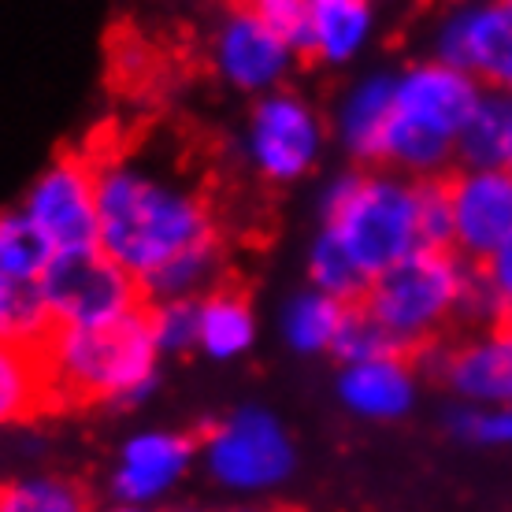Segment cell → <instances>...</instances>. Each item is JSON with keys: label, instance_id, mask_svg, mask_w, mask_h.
<instances>
[{"label": "cell", "instance_id": "19", "mask_svg": "<svg viewBox=\"0 0 512 512\" xmlns=\"http://www.w3.org/2000/svg\"><path fill=\"white\" fill-rule=\"evenodd\" d=\"M512 164V93L487 86L457 138V167Z\"/></svg>", "mask_w": 512, "mask_h": 512}, {"label": "cell", "instance_id": "3", "mask_svg": "<svg viewBox=\"0 0 512 512\" xmlns=\"http://www.w3.org/2000/svg\"><path fill=\"white\" fill-rule=\"evenodd\" d=\"M38 353L56 409L138 405L153 394L160 372L149 305L101 327H52Z\"/></svg>", "mask_w": 512, "mask_h": 512}, {"label": "cell", "instance_id": "27", "mask_svg": "<svg viewBox=\"0 0 512 512\" xmlns=\"http://www.w3.org/2000/svg\"><path fill=\"white\" fill-rule=\"evenodd\" d=\"M331 353L342 360V364H357V360L386 357V353H401V349H394V342H390L383 327L372 320L368 308L346 305L342 323H338V334H334Z\"/></svg>", "mask_w": 512, "mask_h": 512}, {"label": "cell", "instance_id": "2", "mask_svg": "<svg viewBox=\"0 0 512 512\" xmlns=\"http://www.w3.org/2000/svg\"><path fill=\"white\" fill-rule=\"evenodd\" d=\"M320 227L375 279L416 249H449L446 179H409L390 167L342 171L320 193Z\"/></svg>", "mask_w": 512, "mask_h": 512}, {"label": "cell", "instance_id": "14", "mask_svg": "<svg viewBox=\"0 0 512 512\" xmlns=\"http://www.w3.org/2000/svg\"><path fill=\"white\" fill-rule=\"evenodd\" d=\"M338 397L360 420H401L420 397V375L409 353H386V357L342 364Z\"/></svg>", "mask_w": 512, "mask_h": 512}, {"label": "cell", "instance_id": "10", "mask_svg": "<svg viewBox=\"0 0 512 512\" xmlns=\"http://www.w3.org/2000/svg\"><path fill=\"white\" fill-rule=\"evenodd\" d=\"M449 249L468 264H483L512 238L509 167H453L446 175Z\"/></svg>", "mask_w": 512, "mask_h": 512}, {"label": "cell", "instance_id": "30", "mask_svg": "<svg viewBox=\"0 0 512 512\" xmlns=\"http://www.w3.org/2000/svg\"><path fill=\"white\" fill-rule=\"evenodd\" d=\"M101 512H153V509H141V505H119V501H112V505L101 509Z\"/></svg>", "mask_w": 512, "mask_h": 512}, {"label": "cell", "instance_id": "7", "mask_svg": "<svg viewBox=\"0 0 512 512\" xmlns=\"http://www.w3.org/2000/svg\"><path fill=\"white\" fill-rule=\"evenodd\" d=\"M327 145V123L294 90H271L253 101L245 119L242 153L256 179L290 186L316 171Z\"/></svg>", "mask_w": 512, "mask_h": 512}, {"label": "cell", "instance_id": "17", "mask_svg": "<svg viewBox=\"0 0 512 512\" xmlns=\"http://www.w3.org/2000/svg\"><path fill=\"white\" fill-rule=\"evenodd\" d=\"M56 412L38 346L0 338V427Z\"/></svg>", "mask_w": 512, "mask_h": 512}, {"label": "cell", "instance_id": "34", "mask_svg": "<svg viewBox=\"0 0 512 512\" xmlns=\"http://www.w3.org/2000/svg\"><path fill=\"white\" fill-rule=\"evenodd\" d=\"M457 4H468V0H457Z\"/></svg>", "mask_w": 512, "mask_h": 512}, {"label": "cell", "instance_id": "16", "mask_svg": "<svg viewBox=\"0 0 512 512\" xmlns=\"http://www.w3.org/2000/svg\"><path fill=\"white\" fill-rule=\"evenodd\" d=\"M312 4V60L331 67L349 64L375 34L372 0H308Z\"/></svg>", "mask_w": 512, "mask_h": 512}, {"label": "cell", "instance_id": "29", "mask_svg": "<svg viewBox=\"0 0 512 512\" xmlns=\"http://www.w3.org/2000/svg\"><path fill=\"white\" fill-rule=\"evenodd\" d=\"M256 12L294 49V56L312 52V4L308 0H264L256 4Z\"/></svg>", "mask_w": 512, "mask_h": 512}, {"label": "cell", "instance_id": "20", "mask_svg": "<svg viewBox=\"0 0 512 512\" xmlns=\"http://www.w3.org/2000/svg\"><path fill=\"white\" fill-rule=\"evenodd\" d=\"M342 312L346 305L334 301V297L320 294L308 286L305 294H294L282 308V338L286 346L301 353V357H316V353H331L334 334H338V323H342Z\"/></svg>", "mask_w": 512, "mask_h": 512}, {"label": "cell", "instance_id": "13", "mask_svg": "<svg viewBox=\"0 0 512 512\" xmlns=\"http://www.w3.org/2000/svg\"><path fill=\"white\" fill-rule=\"evenodd\" d=\"M435 372L468 405L512 409V323H490L438 353Z\"/></svg>", "mask_w": 512, "mask_h": 512}, {"label": "cell", "instance_id": "25", "mask_svg": "<svg viewBox=\"0 0 512 512\" xmlns=\"http://www.w3.org/2000/svg\"><path fill=\"white\" fill-rule=\"evenodd\" d=\"M468 320L483 323V327L512 323V238L475 268Z\"/></svg>", "mask_w": 512, "mask_h": 512}, {"label": "cell", "instance_id": "26", "mask_svg": "<svg viewBox=\"0 0 512 512\" xmlns=\"http://www.w3.org/2000/svg\"><path fill=\"white\" fill-rule=\"evenodd\" d=\"M149 323H153V338L160 357H186L197 349V334H201V297L190 301H149Z\"/></svg>", "mask_w": 512, "mask_h": 512}, {"label": "cell", "instance_id": "35", "mask_svg": "<svg viewBox=\"0 0 512 512\" xmlns=\"http://www.w3.org/2000/svg\"><path fill=\"white\" fill-rule=\"evenodd\" d=\"M509 171H512V164H509Z\"/></svg>", "mask_w": 512, "mask_h": 512}, {"label": "cell", "instance_id": "32", "mask_svg": "<svg viewBox=\"0 0 512 512\" xmlns=\"http://www.w3.org/2000/svg\"><path fill=\"white\" fill-rule=\"evenodd\" d=\"M234 4H249V8H256V4H264V0H234Z\"/></svg>", "mask_w": 512, "mask_h": 512}, {"label": "cell", "instance_id": "15", "mask_svg": "<svg viewBox=\"0 0 512 512\" xmlns=\"http://www.w3.org/2000/svg\"><path fill=\"white\" fill-rule=\"evenodd\" d=\"M394 78L390 71L357 78L334 108V138L360 167H379L383 138L394 116Z\"/></svg>", "mask_w": 512, "mask_h": 512}, {"label": "cell", "instance_id": "18", "mask_svg": "<svg viewBox=\"0 0 512 512\" xmlns=\"http://www.w3.org/2000/svg\"><path fill=\"white\" fill-rule=\"evenodd\" d=\"M256 342V312L249 297L234 286H216L201 297V334L197 349L212 360H238Z\"/></svg>", "mask_w": 512, "mask_h": 512}, {"label": "cell", "instance_id": "22", "mask_svg": "<svg viewBox=\"0 0 512 512\" xmlns=\"http://www.w3.org/2000/svg\"><path fill=\"white\" fill-rule=\"evenodd\" d=\"M308 286L320 294L342 301V305H357L364 290H368V275L357 268V260L342 249V242L331 231H323L308 245Z\"/></svg>", "mask_w": 512, "mask_h": 512}, {"label": "cell", "instance_id": "33", "mask_svg": "<svg viewBox=\"0 0 512 512\" xmlns=\"http://www.w3.org/2000/svg\"><path fill=\"white\" fill-rule=\"evenodd\" d=\"M167 512H197V509H167Z\"/></svg>", "mask_w": 512, "mask_h": 512}, {"label": "cell", "instance_id": "6", "mask_svg": "<svg viewBox=\"0 0 512 512\" xmlns=\"http://www.w3.org/2000/svg\"><path fill=\"white\" fill-rule=\"evenodd\" d=\"M205 472L223 490L256 498L279 490L297 468V449L290 431L268 409H238L212 427L201 442Z\"/></svg>", "mask_w": 512, "mask_h": 512}, {"label": "cell", "instance_id": "11", "mask_svg": "<svg viewBox=\"0 0 512 512\" xmlns=\"http://www.w3.org/2000/svg\"><path fill=\"white\" fill-rule=\"evenodd\" d=\"M294 60V49L249 4H234L231 12L216 23L212 67H216V75L231 90L249 93V97H264L271 90H282Z\"/></svg>", "mask_w": 512, "mask_h": 512}, {"label": "cell", "instance_id": "31", "mask_svg": "<svg viewBox=\"0 0 512 512\" xmlns=\"http://www.w3.org/2000/svg\"><path fill=\"white\" fill-rule=\"evenodd\" d=\"M223 512H268V509H260L253 501H242V505H231V509H223Z\"/></svg>", "mask_w": 512, "mask_h": 512}, {"label": "cell", "instance_id": "23", "mask_svg": "<svg viewBox=\"0 0 512 512\" xmlns=\"http://www.w3.org/2000/svg\"><path fill=\"white\" fill-rule=\"evenodd\" d=\"M0 512H93L90 494L64 475H30L0 487Z\"/></svg>", "mask_w": 512, "mask_h": 512}, {"label": "cell", "instance_id": "12", "mask_svg": "<svg viewBox=\"0 0 512 512\" xmlns=\"http://www.w3.org/2000/svg\"><path fill=\"white\" fill-rule=\"evenodd\" d=\"M197 438L186 431H138L130 435L119 449L112 475H108V490L119 505H141L149 509L160 498H167L179 487L186 472L197 461Z\"/></svg>", "mask_w": 512, "mask_h": 512}, {"label": "cell", "instance_id": "24", "mask_svg": "<svg viewBox=\"0 0 512 512\" xmlns=\"http://www.w3.org/2000/svg\"><path fill=\"white\" fill-rule=\"evenodd\" d=\"M49 331L52 320L45 301H41L38 282H15L8 275H0V338L38 346Z\"/></svg>", "mask_w": 512, "mask_h": 512}, {"label": "cell", "instance_id": "1", "mask_svg": "<svg viewBox=\"0 0 512 512\" xmlns=\"http://www.w3.org/2000/svg\"><path fill=\"white\" fill-rule=\"evenodd\" d=\"M97 249L145 286L171 260L223 242L208 197L141 156L97 160Z\"/></svg>", "mask_w": 512, "mask_h": 512}, {"label": "cell", "instance_id": "28", "mask_svg": "<svg viewBox=\"0 0 512 512\" xmlns=\"http://www.w3.org/2000/svg\"><path fill=\"white\" fill-rule=\"evenodd\" d=\"M449 431L479 449H509L512 446V409L505 405H468L461 401L449 416Z\"/></svg>", "mask_w": 512, "mask_h": 512}, {"label": "cell", "instance_id": "21", "mask_svg": "<svg viewBox=\"0 0 512 512\" xmlns=\"http://www.w3.org/2000/svg\"><path fill=\"white\" fill-rule=\"evenodd\" d=\"M52 260H56V249L30 223L23 208L0 212V275L15 282H41Z\"/></svg>", "mask_w": 512, "mask_h": 512}, {"label": "cell", "instance_id": "9", "mask_svg": "<svg viewBox=\"0 0 512 512\" xmlns=\"http://www.w3.org/2000/svg\"><path fill=\"white\" fill-rule=\"evenodd\" d=\"M38 227L56 256L97 249V160L67 153L41 171L19 205Z\"/></svg>", "mask_w": 512, "mask_h": 512}, {"label": "cell", "instance_id": "8", "mask_svg": "<svg viewBox=\"0 0 512 512\" xmlns=\"http://www.w3.org/2000/svg\"><path fill=\"white\" fill-rule=\"evenodd\" d=\"M38 290L52 327H101L149 305L141 282L101 249L56 256L41 275Z\"/></svg>", "mask_w": 512, "mask_h": 512}, {"label": "cell", "instance_id": "5", "mask_svg": "<svg viewBox=\"0 0 512 512\" xmlns=\"http://www.w3.org/2000/svg\"><path fill=\"white\" fill-rule=\"evenodd\" d=\"M475 264L453 249H416L379 271L357 305L372 312L401 353L435 349L449 323L468 320Z\"/></svg>", "mask_w": 512, "mask_h": 512}, {"label": "cell", "instance_id": "4", "mask_svg": "<svg viewBox=\"0 0 512 512\" xmlns=\"http://www.w3.org/2000/svg\"><path fill=\"white\" fill-rule=\"evenodd\" d=\"M483 82L446 60H420L394 78V116L379 167L409 179H446L457 167V138L483 97Z\"/></svg>", "mask_w": 512, "mask_h": 512}]
</instances>
